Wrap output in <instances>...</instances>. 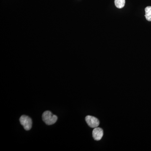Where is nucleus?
I'll list each match as a JSON object with an SVG mask.
<instances>
[{"mask_svg":"<svg viewBox=\"0 0 151 151\" xmlns=\"http://www.w3.org/2000/svg\"><path fill=\"white\" fill-rule=\"evenodd\" d=\"M115 4L118 8H123L125 6V0H115Z\"/></svg>","mask_w":151,"mask_h":151,"instance_id":"423d86ee","label":"nucleus"},{"mask_svg":"<svg viewBox=\"0 0 151 151\" xmlns=\"http://www.w3.org/2000/svg\"><path fill=\"white\" fill-rule=\"evenodd\" d=\"M103 131L101 128H94L92 132V136L94 139L96 141H99L103 137Z\"/></svg>","mask_w":151,"mask_h":151,"instance_id":"20e7f679","label":"nucleus"},{"mask_svg":"<svg viewBox=\"0 0 151 151\" xmlns=\"http://www.w3.org/2000/svg\"><path fill=\"white\" fill-rule=\"evenodd\" d=\"M146 19L149 22H151V6H147L145 9Z\"/></svg>","mask_w":151,"mask_h":151,"instance_id":"39448f33","label":"nucleus"},{"mask_svg":"<svg viewBox=\"0 0 151 151\" xmlns=\"http://www.w3.org/2000/svg\"><path fill=\"white\" fill-rule=\"evenodd\" d=\"M20 122L24 129L29 131L32 127V120L30 117L25 115L21 116L19 119Z\"/></svg>","mask_w":151,"mask_h":151,"instance_id":"f03ea898","label":"nucleus"},{"mask_svg":"<svg viewBox=\"0 0 151 151\" xmlns=\"http://www.w3.org/2000/svg\"><path fill=\"white\" fill-rule=\"evenodd\" d=\"M42 119L47 125H51L57 122L58 117L53 115L50 111H47L44 112L42 115Z\"/></svg>","mask_w":151,"mask_h":151,"instance_id":"f257e3e1","label":"nucleus"},{"mask_svg":"<svg viewBox=\"0 0 151 151\" xmlns=\"http://www.w3.org/2000/svg\"><path fill=\"white\" fill-rule=\"evenodd\" d=\"M85 121L88 126L92 128L98 127L100 124L99 120L94 116H87L85 118Z\"/></svg>","mask_w":151,"mask_h":151,"instance_id":"7ed1b4c3","label":"nucleus"}]
</instances>
